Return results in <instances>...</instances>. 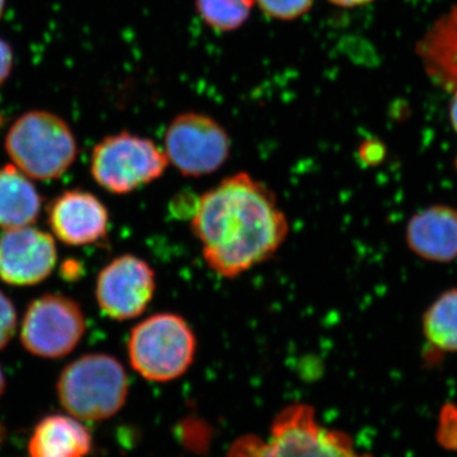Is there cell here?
<instances>
[{
  "label": "cell",
  "mask_w": 457,
  "mask_h": 457,
  "mask_svg": "<svg viewBox=\"0 0 457 457\" xmlns=\"http://www.w3.org/2000/svg\"><path fill=\"white\" fill-rule=\"evenodd\" d=\"M191 228L207 267L222 278H237L278 253L290 222L276 195L239 171L197 198Z\"/></svg>",
  "instance_id": "6da1fadb"
},
{
  "label": "cell",
  "mask_w": 457,
  "mask_h": 457,
  "mask_svg": "<svg viewBox=\"0 0 457 457\" xmlns=\"http://www.w3.org/2000/svg\"><path fill=\"white\" fill-rule=\"evenodd\" d=\"M228 457H372L361 453L347 433L327 428L315 409L295 403L275 417L269 437L237 438Z\"/></svg>",
  "instance_id": "7a4b0ae2"
},
{
  "label": "cell",
  "mask_w": 457,
  "mask_h": 457,
  "mask_svg": "<svg viewBox=\"0 0 457 457\" xmlns=\"http://www.w3.org/2000/svg\"><path fill=\"white\" fill-rule=\"evenodd\" d=\"M56 392L60 404L71 416L98 422L121 411L129 396V378L116 357L84 354L62 370Z\"/></svg>",
  "instance_id": "3957f363"
},
{
  "label": "cell",
  "mask_w": 457,
  "mask_h": 457,
  "mask_svg": "<svg viewBox=\"0 0 457 457\" xmlns=\"http://www.w3.org/2000/svg\"><path fill=\"white\" fill-rule=\"evenodd\" d=\"M196 353L194 329L174 312H158L144 319L129 337L131 368L153 383H170L187 374Z\"/></svg>",
  "instance_id": "277c9868"
},
{
  "label": "cell",
  "mask_w": 457,
  "mask_h": 457,
  "mask_svg": "<svg viewBox=\"0 0 457 457\" xmlns=\"http://www.w3.org/2000/svg\"><path fill=\"white\" fill-rule=\"evenodd\" d=\"M5 150L18 170L38 180L59 179L78 154L68 123L45 111L27 112L13 123L5 137Z\"/></svg>",
  "instance_id": "5b68a950"
},
{
  "label": "cell",
  "mask_w": 457,
  "mask_h": 457,
  "mask_svg": "<svg viewBox=\"0 0 457 457\" xmlns=\"http://www.w3.org/2000/svg\"><path fill=\"white\" fill-rule=\"evenodd\" d=\"M168 165L164 150L154 141L123 131L96 145L90 173L110 194L129 195L161 179Z\"/></svg>",
  "instance_id": "8992f818"
},
{
  "label": "cell",
  "mask_w": 457,
  "mask_h": 457,
  "mask_svg": "<svg viewBox=\"0 0 457 457\" xmlns=\"http://www.w3.org/2000/svg\"><path fill=\"white\" fill-rule=\"evenodd\" d=\"M86 329L79 303L62 294H44L29 303L23 315L21 342L33 356L62 359L77 348Z\"/></svg>",
  "instance_id": "52a82bcc"
},
{
  "label": "cell",
  "mask_w": 457,
  "mask_h": 457,
  "mask_svg": "<svg viewBox=\"0 0 457 457\" xmlns=\"http://www.w3.org/2000/svg\"><path fill=\"white\" fill-rule=\"evenodd\" d=\"M227 130L207 114H179L164 135V153L170 164L185 177L209 176L220 170L230 155Z\"/></svg>",
  "instance_id": "ba28073f"
},
{
  "label": "cell",
  "mask_w": 457,
  "mask_h": 457,
  "mask_svg": "<svg viewBox=\"0 0 457 457\" xmlns=\"http://www.w3.org/2000/svg\"><path fill=\"white\" fill-rule=\"evenodd\" d=\"M156 275L143 258L122 254L99 272L96 299L99 311L113 320L139 318L154 299Z\"/></svg>",
  "instance_id": "9c48e42d"
},
{
  "label": "cell",
  "mask_w": 457,
  "mask_h": 457,
  "mask_svg": "<svg viewBox=\"0 0 457 457\" xmlns=\"http://www.w3.org/2000/svg\"><path fill=\"white\" fill-rule=\"evenodd\" d=\"M57 261L55 240L40 228L23 227L0 236V279L12 286L45 281Z\"/></svg>",
  "instance_id": "30bf717a"
},
{
  "label": "cell",
  "mask_w": 457,
  "mask_h": 457,
  "mask_svg": "<svg viewBox=\"0 0 457 457\" xmlns=\"http://www.w3.org/2000/svg\"><path fill=\"white\" fill-rule=\"evenodd\" d=\"M46 212L47 224L54 236L66 245H89L107 236V207L88 191L62 192L47 204Z\"/></svg>",
  "instance_id": "8fae6325"
},
{
  "label": "cell",
  "mask_w": 457,
  "mask_h": 457,
  "mask_svg": "<svg viewBox=\"0 0 457 457\" xmlns=\"http://www.w3.org/2000/svg\"><path fill=\"white\" fill-rule=\"evenodd\" d=\"M409 248L420 257L446 263L457 257V210L428 207L411 219L407 228Z\"/></svg>",
  "instance_id": "7c38bea8"
},
{
  "label": "cell",
  "mask_w": 457,
  "mask_h": 457,
  "mask_svg": "<svg viewBox=\"0 0 457 457\" xmlns=\"http://www.w3.org/2000/svg\"><path fill=\"white\" fill-rule=\"evenodd\" d=\"M92 436L78 418L51 414L42 418L29 438V457H86Z\"/></svg>",
  "instance_id": "4fadbf2b"
},
{
  "label": "cell",
  "mask_w": 457,
  "mask_h": 457,
  "mask_svg": "<svg viewBox=\"0 0 457 457\" xmlns=\"http://www.w3.org/2000/svg\"><path fill=\"white\" fill-rule=\"evenodd\" d=\"M16 165L0 168V228L29 227L40 216L42 197Z\"/></svg>",
  "instance_id": "5bb4252c"
},
{
  "label": "cell",
  "mask_w": 457,
  "mask_h": 457,
  "mask_svg": "<svg viewBox=\"0 0 457 457\" xmlns=\"http://www.w3.org/2000/svg\"><path fill=\"white\" fill-rule=\"evenodd\" d=\"M425 57L436 77L457 84V12L436 27L426 42Z\"/></svg>",
  "instance_id": "9a60e30c"
},
{
  "label": "cell",
  "mask_w": 457,
  "mask_h": 457,
  "mask_svg": "<svg viewBox=\"0 0 457 457\" xmlns=\"http://www.w3.org/2000/svg\"><path fill=\"white\" fill-rule=\"evenodd\" d=\"M423 328L433 347L457 351V290L447 291L433 303L426 312Z\"/></svg>",
  "instance_id": "2e32d148"
},
{
  "label": "cell",
  "mask_w": 457,
  "mask_h": 457,
  "mask_svg": "<svg viewBox=\"0 0 457 457\" xmlns=\"http://www.w3.org/2000/svg\"><path fill=\"white\" fill-rule=\"evenodd\" d=\"M254 0H196L201 18L216 31L239 29L248 20Z\"/></svg>",
  "instance_id": "e0dca14e"
},
{
  "label": "cell",
  "mask_w": 457,
  "mask_h": 457,
  "mask_svg": "<svg viewBox=\"0 0 457 457\" xmlns=\"http://www.w3.org/2000/svg\"><path fill=\"white\" fill-rule=\"evenodd\" d=\"M267 16L291 21L303 16L312 8L314 0H254Z\"/></svg>",
  "instance_id": "ac0fdd59"
},
{
  "label": "cell",
  "mask_w": 457,
  "mask_h": 457,
  "mask_svg": "<svg viewBox=\"0 0 457 457\" xmlns=\"http://www.w3.org/2000/svg\"><path fill=\"white\" fill-rule=\"evenodd\" d=\"M17 329V312L7 295L0 291V351L7 347Z\"/></svg>",
  "instance_id": "d6986e66"
},
{
  "label": "cell",
  "mask_w": 457,
  "mask_h": 457,
  "mask_svg": "<svg viewBox=\"0 0 457 457\" xmlns=\"http://www.w3.org/2000/svg\"><path fill=\"white\" fill-rule=\"evenodd\" d=\"M13 65V53L7 42L0 38V84L9 77Z\"/></svg>",
  "instance_id": "ffe728a7"
},
{
  "label": "cell",
  "mask_w": 457,
  "mask_h": 457,
  "mask_svg": "<svg viewBox=\"0 0 457 457\" xmlns=\"http://www.w3.org/2000/svg\"><path fill=\"white\" fill-rule=\"evenodd\" d=\"M384 146L376 141H369L361 147V156L366 163H378L384 158Z\"/></svg>",
  "instance_id": "44dd1931"
},
{
  "label": "cell",
  "mask_w": 457,
  "mask_h": 457,
  "mask_svg": "<svg viewBox=\"0 0 457 457\" xmlns=\"http://www.w3.org/2000/svg\"><path fill=\"white\" fill-rule=\"evenodd\" d=\"M80 273H82V267H80L79 262L71 260L64 262V264H62V278L71 281V279L79 278Z\"/></svg>",
  "instance_id": "7402d4cb"
},
{
  "label": "cell",
  "mask_w": 457,
  "mask_h": 457,
  "mask_svg": "<svg viewBox=\"0 0 457 457\" xmlns=\"http://www.w3.org/2000/svg\"><path fill=\"white\" fill-rule=\"evenodd\" d=\"M339 7H357V5L366 4V3L372 2V0H330Z\"/></svg>",
  "instance_id": "603a6c76"
},
{
  "label": "cell",
  "mask_w": 457,
  "mask_h": 457,
  "mask_svg": "<svg viewBox=\"0 0 457 457\" xmlns=\"http://www.w3.org/2000/svg\"><path fill=\"white\" fill-rule=\"evenodd\" d=\"M451 119H453V126H455L457 131V93L455 98H453V107H451Z\"/></svg>",
  "instance_id": "cb8c5ba5"
},
{
  "label": "cell",
  "mask_w": 457,
  "mask_h": 457,
  "mask_svg": "<svg viewBox=\"0 0 457 457\" xmlns=\"http://www.w3.org/2000/svg\"><path fill=\"white\" fill-rule=\"evenodd\" d=\"M5 386H7V381H5L4 372L0 368V398H2L3 394L5 392Z\"/></svg>",
  "instance_id": "d4e9b609"
},
{
  "label": "cell",
  "mask_w": 457,
  "mask_h": 457,
  "mask_svg": "<svg viewBox=\"0 0 457 457\" xmlns=\"http://www.w3.org/2000/svg\"><path fill=\"white\" fill-rule=\"evenodd\" d=\"M3 8H4V0H0V16H2Z\"/></svg>",
  "instance_id": "484cf974"
}]
</instances>
